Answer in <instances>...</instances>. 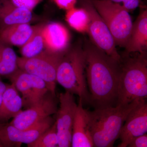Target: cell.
<instances>
[{
	"mask_svg": "<svg viewBox=\"0 0 147 147\" xmlns=\"http://www.w3.org/2000/svg\"><path fill=\"white\" fill-rule=\"evenodd\" d=\"M0 147H3L1 143V141H0Z\"/></svg>",
	"mask_w": 147,
	"mask_h": 147,
	"instance_id": "obj_28",
	"label": "cell"
},
{
	"mask_svg": "<svg viewBox=\"0 0 147 147\" xmlns=\"http://www.w3.org/2000/svg\"><path fill=\"white\" fill-rule=\"evenodd\" d=\"M139 16L132 24L125 48L126 54L146 53L147 48V10L140 7Z\"/></svg>",
	"mask_w": 147,
	"mask_h": 147,
	"instance_id": "obj_14",
	"label": "cell"
},
{
	"mask_svg": "<svg viewBox=\"0 0 147 147\" xmlns=\"http://www.w3.org/2000/svg\"><path fill=\"white\" fill-rule=\"evenodd\" d=\"M51 116L28 129H20L9 123H0V141L3 147H20L21 144H28L55 122Z\"/></svg>",
	"mask_w": 147,
	"mask_h": 147,
	"instance_id": "obj_10",
	"label": "cell"
},
{
	"mask_svg": "<svg viewBox=\"0 0 147 147\" xmlns=\"http://www.w3.org/2000/svg\"><path fill=\"white\" fill-rule=\"evenodd\" d=\"M119 4L129 11H133L143 6L141 0H106Z\"/></svg>",
	"mask_w": 147,
	"mask_h": 147,
	"instance_id": "obj_23",
	"label": "cell"
},
{
	"mask_svg": "<svg viewBox=\"0 0 147 147\" xmlns=\"http://www.w3.org/2000/svg\"><path fill=\"white\" fill-rule=\"evenodd\" d=\"M44 24L35 26L33 33L28 40L21 47L22 57L31 58L36 56L45 50V41L43 35Z\"/></svg>",
	"mask_w": 147,
	"mask_h": 147,
	"instance_id": "obj_19",
	"label": "cell"
},
{
	"mask_svg": "<svg viewBox=\"0 0 147 147\" xmlns=\"http://www.w3.org/2000/svg\"><path fill=\"white\" fill-rule=\"evenodd\" d=\"M15 5L21 8L33 10L43 0H10Z\"/></svg>",
	"mask_w": 147,
	"mask_h": 147,
	"instance_id": "obj_24",
	"label": "cell"
},
{
	"mask_svg": "<svg viewBox=\"0 0 147 147\" xmlns=\"http://www.w3.org/2000/svg\"><path fill=\"white\" fill-rule=\"evenodd\" d=\"M107 25L116 45L124 47L132 26L129 11L121 5L106 0H90Z\"/></svg>",
	"mask_w": 147,
	"mask_h": 147,
	"instance_id": "obj_5",
	"label": "cell"
},
{
	"mask_svg": "<svg viewBox=\"0 0 147 147\" xmlns=\"http://www.w3.org/2000/svg\"><path fill=\"white\" fill-rule=\"evenodd\" d=\"M129 147H147V135L146 133L135 137L132 139L127 146Z\"/></svg>",
	"mask_w": 147,
	"mask_h": 147,
	"instance_id": "obj_25",
	"label": "cell"
},
{
	"mask_svg": "<svg viewBox=\"0 0 147 147\" xmlns=\"http://www.w3.org/2000/svg\"><path fill=\"white\" fill-rule=\"evenodd\" d=\"M65 21L74 30L82 33H88L90 17L88 11L84 7H74L66 11Z\"/></svg>",
	"mask_w": 147,
	"mask_h": 147,
	"instance_id": "obj_21",
	"label": "cell"
},
{
	"mask_svg": "<svg viewBox=\"0 0 147 147\" xmlns=\"http://www.w3.org/2000/svg\"><path fill=\"white\" fill-rule=\"evenodd\" d=\"M120 64L117 105H126L137 99H146L147 96L146 53H125L121 57Z\"/></svg>",
	"mask_w": 147,
	"mask_h": 147,
	"instance_id": "obj_3",
	"label": "cell"
},
{
	"mask_svg": "<svg viewBox=\"0 0 147 147\" xmlns=\"http://www.w3.org/2000/svg\"><path fill=\"white\" fill-rule=\"evenodd\" d=\"M82 99L77 105L71 136V147H94L90 134L88 110L83 107Z\"/></svg>",
	"mask_w": 147,
	"mask_h": 147,
	"instance_id": "obj_15",
	"label": "cell"
},
{
	"mask_svg": "<svg viewBox=\"0 0 147 147\" xmlns=\"http://www.w3.org/2000/svg\"><path fill=\"white\" fill-rule=\"evenodd\" d=\"M22 97L13 84H7L0 108V123H4L22 111Z\"/></svg>",
	"mask_w": 147,
	"mask_h": 147,
	"instance_id": "obj_17",
	"label": "cell"
},
{
	"mask_svg": "<svg viewBox=\"0 0 147 147\" xmlns=\"http://www.w3.org/2000/svg\"><path fill=\"white\" fill-rule=\"evenodd\" d=\"M7 77L21 93L23 107L27 109L38 102L50 91L42 79L19 68Z\"/></svg>",
	"mask_w": 147,
	"mask_h": 147,
	"instance_id": "obj_9",
	"label": "cell"
},
{
	"mask_svg": "<svg viewBox=\"0 0 147 147\" xmlns=\"http://www.w3.org/2000/svg\"><path fill=\"white\" fill-rule=\"evenodd\" d=\"M32 11L17 6L10 0H0V30L15 24L30 23Z\"/></svg>",
	"mask_w": 147,
	"mask_h": 147,
	"instance_id": "obj_16",
	"label": "cell"
},
{
	"mask_svg": "<svg viewBox=\"0 0 147 147\" xmlns=\"http://www.w3.org/2000/svg\"><path fill=\"white\" fill-rule=\"evenodd\" d=\"M57 96L50 91L41 99L12 119L9 124L20 129H28L52 115L58 110Z\"/></svg>",
	"mask_w": 147,
	"mask_h": 147,
	"instance_id": "obj_8",
	"label": "cell"
},
{
	"mask_svg": "<svg viewBox=\"0 0 147 147\" xmlns=\"http://www.w3.org/2000/svg\"><path fill=\"white\" fill-rule=\"evenodd\" d=\"M35 26L30 23L12 25L0 30V41L10 46L21 47L27 42L34 32Z\"/></svg>",
	"mask_w": 147,
	"mask_h": 147,
	"instance_id": "obj_18",
	"label": "cell"
},
{
	"mask_svg": "<svg viewBox=\"0 0 147 147\" xmlns=\"http://www.w3.org/2000/svg\"><path fill=\"white\" fill-rule=\"evenodd\" d=\"M59 140L56 123L45 130L34 142L28 144V147H58Z\"/></svg>",
	"mask_w": 147,
	"mask_h": 147,
	"instance_id": "obj_22",
	"label": "cell"
},
{
	"mask_svg": "<svg viewBox=\"0 0 147 147\" xmlns=\"http://www.w3.org/2000/svg\"><path fill=\"white\" fill-rule=\"evenodd\" d=\"M141 100L137 99L126 105L88 110L89 127L93 146H113L119 138L127 117Z\"/></svg>",
	"mask_w": 147,
	"mask_h": 147,
	"instance_id": "obj_2",
	"label": "cell"
},
{
	"mask_svg": "<svg viewBox=\"0 0 147 147\" xmlns=\"http://www.w3.org/2000/svg\"><path fill=\"white\" fill-rule=\"evenodd\" d=\"M82 7L88 11L90 23L88 33L92 42L111 57L121 62L115 40L107 25L98 13L90 0H82Z\"/></svg>",
	"mask_w": 147,
	"mask_h": 147,
	"instance_id": "obj_7",
	"label": "cell"
},
{
	"mask_svg": "<svg viewBox=\"0 0 147 147\" xmlns=\"http://www.w3.org/2000/svg\"><path fill=\"white\" fill-rule=\"evenodd\" d=\"M89 101L95 109L117 105L121 64L86 40L83 47Z\"/></svg>",
	"mask_w": 147,
	"mask_h": 147,
	"instance_id": "obj_1",
	"label": "cell"
},
{
	"mask_svg": "<svg viewBox=\"0 0 147 147\" xmlns=\"http://www.w3.org/2000/svg\"><path fill=\"white\" fill-rule=\"evenodd\" d=\"M64 54H58L44 50L42 53L31 58L18 57V68L38 76L47 84L50 91L56 95L57 71Z\"/></svg>",
	"mask_w": 147,
	"mask_h": 147,
	"instance_id": "obj_6",
	"label": "cell"
},
{
	"mask_svg": "<svg viewBox=\"0 0 147 147\" xmlns=\"http://www.w3.org/2000/svg\"><path fill=\"white\" fill-rule=\"evenodd\" d=\"M7 84L4 83L0 77V108H1V105L2 102L3 96L4 92L5 91L7 86Z\"/></svg>",
	"mask_w": 147,
	"mask_h": 147,
	"instance_id": "obj_27",
	"label": "cell"
},
{
	"mask_svg": "<svg viewBox=\"0 0 147 147\" xmlns=\"http://www.w3.org/2000/svg\"><path fill=\"white\" fill-rule=\"evenodd\" d=\"M18 57L11 46L0 41V76L7 77L18 69Z\"/></svg>",
	"mask_w": 147,
	"mask_h": 147,
	"instance_id": "obj_20",
	"label": "cell"
},
{
	"mask_svg": "<svg viewBox=\"0 0 147 147\" xmlns=\"http://www.w3.org/2000/svg\"><path fill=\"white\" fill-rule=\"evenodd\" d=\"M56 5L66 11L75 7L77 0H53Z\"/></svg>",
	"mask_w": 147,
	"mask_h": 147,
	"instance_id": "obj_26",
	"label": "cell"
},
{
	"mask_svg": "<svg viewBox=\"0 0 147 147\" xmlns=\"http://www.w3.org/2000/svg\"><path fill=\"white\" fill-rule=\"evenodd\" d=\"M56 80L66 91L78 95L83 103H89L85 57L82 46L69 48L65 53L58 66Z\"/></svg>",
	"mask_w": 147,
	"mask_h": 147,
	"instance_id": "obj_4",
	"label": "cell"
},
{
	"mask_svg": "<svg viewBox=\"0 0 147 147\" xmlns=\"http://www.w3.org/2000/svg\"><path fill=\"white\" fill-rule=\"evenodd\" d=\"M59 99V108L55 114L58 147H71L72 127L77 105L74 94L66 91L60 94Z\"/></svg>",
	"mask_w": 147,
	"mask_h": 147,
	"instance_id": "obj_11",
	"label": "cell"
},
{
	"mask_svg": "<svg viewBox=\"0 0 147 147\" xmlns=\"http://www.w3.org/2000/svg\"><path fill=\"white\" fill-rule=\"evenodd\" d=\"M45 50L55 54L65 53L70 47L71 36L68 29L58 22L44 24Z\"/></svg>",
	"mask_w": 147,
	"mask_h": 147,
	"instance_id": "obj_13",
	"label": "cell"
},
{
	"mask_svg": "<svg viewBox=\"0 0 147 147\" xmlns=\"http://www.w3.org/2000/svg\"><path fill=\"white\" fill-rule=\"evenodd\" d=\"M147 131V104L146 99H143L127 117L120 132L121 142L118 147H127L132 139L146 134Z\"/></svg>",
	"mask_w": 147,
	"mask_h": 147,
	"instance_id": "obj_12",
	"label": "cell"
}]
</instances>
